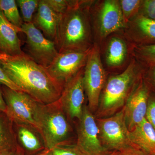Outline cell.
Here are the masks:
<instances>
[{
    "instance_id": "obj_1",
    "label": "cell",
    "mask_w": 155,
    "mask_h": 155,
    "mask_svg": "<svg viewBox=\"0 0 155 155\" xmlns=\"http://www.w3.org/2000/svg\"><path fill=\"white\" fill-rule=\"evenodd\" d=\"M0 67L22 91L38 102L48 104L60 99L65 83L53 78L45 68L25 53L16 56L1 53Z\"/></svg>"
},
{
    "instance_id": "obj_2",
    "label": "cell",
    "mask_w": 155,
    "mask_h": 155,
    "mask_svg": "<svg viewBox=\"0 0 155 155\" xmlns=\"http://www.w3.org/2000/svg\"><path fill=\"white\" fill-rule=\"evenodd\" d=\"M93 1H77L60 16L54 42L58 53L86 52L94 44L90 15Z\"/></svg>"
},
{
    "instance_id": "obj_3",
    "label": "cell",
    "mask_w": 155,
    "mask_h": 155,
    "mask_svg": "<svg viewBox=\"0 0 155 155\" xmlns=\"http://www.w3.org/2000/svg\"><path fill=\"white\" fill-rule=\"evenodd\" d=\"M144 69L132 57L123 72L108 78L100 97V116L113 115L125 105L131 91L142 78Z\"/></svg>"
},
{
    "instance_id": "obj_4",
    "label": "cell",
    "mask_w": 155,
    "mask_h": 155,
    "mask_svg": "<svg viewBox=\"0 0 155 155\" xmlns=\"http://www.w3.org/2000/svg\"><path fill=\"white\" fill-rule=\"evenodd\" d=\"M35 121L46 149L52 150L69 144L67 140L70 132V126L59 100L48 104L38 103Z\"/></svg>"
},
{
    "instance_id": "obj_5",
    "label": "cell",
    "mask_w": 155,
    "mask_h": 155,
    "mask_svg": "<svg viewBox=\"0 0 155 155\" xmlns=\"http://www.w3.org/2000/svg\"><path fill=\"white\" fill-rule=\"evenodd\" d=\"M90 15L94 43L100 44L126 27L119 0L93 1Z\"/></svg>"
},
{
    "instance_id": "obj_6",
    "label": "cell",
    "mask_w": 155,
    "mask_h": 155,
    "mask_svg": "<svg viewBox=\"0 0 155 155\" xmlns=\"http://www.w3.org/2000/svg\"><path fill=\"white\" fill-rule=\"evenodd\" d=\"M107 81L100 47L94 43L89 54L83 75L84 87L88 100V107L91 112L98 107L101 94Z\"/></svg>"
},
{
    "instance_id": "obj_7",
    "label": "cell",
    "mask_w": 155,
    "mask_h": 155,
    "mask_svg": "<svg viewBox=\"0 0 155 155\" xmlns=\"http://www.w3.org/2000/svg\"><path fill=\"white\" fill-rule=\"evenodd\" d=\"M0 89L6 105L5 113L9 119L13 122L28 124L37 130L35 116L38 102L24 92L4 85H0Z\"/></svg>"
},
{
    "instance_id": "obj_8",
    "label": "cell",
    "mask_w": 155,
    "mask_h": 155,
    "mask_svg": "<svg viewBox=\"0 0 155 155\" xmlns=\"http://www.w3.org/2000/svg\"><path fill=\"white\" fill-rule=\"evenodd\" d=\"M99 137L108 150L120 151L132 145L124 119L123 109L110 117L96 120Z\"/></svg>"
},
{
    "instance_id": "obj_9",
    "label": "cell",
    "mask_w": 155,
    "mask_h": 155,
    "mask_svg": "<svg viewBox=\"0 0 155 155\" xmlns=\"http://www.w3.org/2000/svg\"><path fill=\"white\" fill-rule=\"evenodd\" d=\"M26 36V54L45 68H47L58 55L54 41L46 38L32 22L24 23L21 28Z\"/></svg>"
},
{
    "instance_id": "obj_10",
    "label": "cell",
    "mask_w": 155,
    "mask_h": 155,
    "mask_svg": "<svg viewBox=\"0 0 155 155\" xmlns=\"http://www.w3.org/2000/svg\"><path fill=\"white\" fill-rule=\"evenodd\" d=\"M77 134L75 145L85 155H104L109 151L101 141L96 120L87 106L84 107Z\"/></svg>"
},
{
    "instance_id": "obj_11",
    "label": "cell",
    "mask_w": 155,
    "mask_h": 155,
    "mask_svg": "<svg viewBox=\"0 0 155 155\" xmlns=\"http://www.w3.org/2000/svg\"><path fill=\"white\" fill-rule=\"evenodd\" d=\"M90 50L58 53L46 69L53 78L65 84L84 68Z\"/></svg>"
},
{
    "instance_id": "obj_12",
    "label": "cell",
    "mask_w": 155,
    "mask_h": 155,
    "mask_svg": "<svg viewBox=\"0 0 155 155\" xmlns=\"http://www.w3.org/2000/svg\"><path fill=\"white\" fill-rule=\"evenodd\" d=\"M84 68L65 83L59 100L65 114L71 119L80 120L83 113L85 94L83 84Z\"/></svg>"
},
{
    "instance_id": "obj_13",
    "label": "cell",
    "mask_w": 155,
    "mask_h": 155,
    "mask_svg": "<svg viewBox=\"0 0 155 155\" xmlns=\"http://www.w3.org/2000/svg\"><path fill=\"white\" fill-rule=\"evenodd\" d=\"M150 93V88L142 77L127 97L123 110L129 132L145 118Z\"/></svg>"
},
{
    "instance_id": "obj_14",
    "label": "cell",
    "mask_w": 155,
    "mask_h": 155,
    "mask_svg": "<svg viewBox=\"0 0 155 155\" xmlns=\"http://www.w3.org/2000/svg\"><path fill=\"white\" fill-rule=\"evenodd\" d=\"M125 38L132 46L155 44V20L137 14L123 30Z\"/></svg>"
},
{
    "instance_id": "obj_15",
    "label": "cell",
    "mask_w": 155,
    "mask_h": 155,
    "mask_svg": "<svg viewBox=\"0 0 155 155\" xmlns=\"http://www.w3.org/2000/svg\"><path fill=\"white\" fill-rule=\"evenodd\" d=\"M116 33L111 35L106 39L104 61L106 67L110 69L122 68L127 63L129 55H131L132 45L124 35Z\"/></svg>"
},
{
    "instance_id": "obj_16",
    "label": "cell",
    "mask_w": 155,
    "mask_h": 155,
    "mask_svg": "<svg viewBox=\"0 0 155 155\" xmlns=\"http://www.w3.org/2000/svg\"><path fill=\"white\" fill-rule=\"evenodd\" d=\"M17 143L25 155H35L46 149L40 134L35 127L25 123L13 122Z\"/></svg>"
},
{
    "instance_id": "obj_17",
    "label": "cell",
    "mask_w": 155,
    "mask_h": 155,
    "mask_svg": "<svg viewBox=\"0 0 155 155\" xmlns=\"http://www.w3.org/2000/svg\"><path fill=\"white\" fill-rule=\"evenodd\" d=\"M34 16L32 23L46 38L54 41L61 15L48 5L45 0H39L38 8Z\"/></svg>"
},
{
    "instance_id": "obj_18",
    "label": "cell",
    "mask_w": 155,
    "mask_h": 155,
    "mask_svg": "<svg viewBox=\"0 0 155 155\" xmlns=\"http://www.w3.org/2000/svg\"><path fill=\"white\" fill-rule=\"evenodd\" d=\"M19 32H22L21 28L9 22L0 10V49L2 52L10 56L24 53L18 36Z\"/></svg>"
},
{
    "instance_id": "obj_19",
    "label": "cell",
    "mask_w": 155,
    "mask_h": 155,
    "mask_svg": "<svg viewBox=\"0 0 155 155\" xmlns=\"http://www.w3.org/2000/svg\"><path fill=\"white\" fill-rule=\"evenodd\" d=\"M129 137L132 144L147 155H155V130L146 118L129 131Z\"/></svg>"
},
{
    "instance_id": "obj_20",
    "label": "cell",
    "mask_w": 155,
    "mask_h": 155,
    "mask_svg": "<svg viewBox=\"0 0 155 155\" xmlns=\"http://www.w3.org/2000/svg\"><path fill=\"white\" fill-rule=\"evenodd\" d=\"M19 146L13 122L5 113L0 114V153Z\"/></svg>"
},
{
    "instance_id": "obj_21",
    "label": "cell",
    "mask_w": 155,
    "mask_h": 155,
    "mask_svg": "<svg viewBox=\"0 0 155 155\" xmlns=\"http://www.w3.org/2000/svg\"><path fill=\"white\" fill-rule=\"evenodd\" d=\"M131 55L144 68L155 66V44L132 45Z\"/></svg>"
},
{
    "instance_id": "obj_22",
    "label": "cell",
    "mask_w": 155,
    "mask_h": 155,
    "mask_svg": "<svg viewBox=\"0 0 155 155\" xmlns=\"http://www.w3.org/2000/svg\"><path fill=\"white\" fill-rule=\"evenodd\" d=\"M17 6V1L15 0H0V10L6 19L11 24L21 28L24 22Z\"/></svg>"
},
{
    "instance_id": "obj_23",
    "label": "cell",
    "mask_w": 155,
    "mask_h": 155,
    "mask_svg": "<svg viewBox=\"0 0 155 155\" xmlns=\"http://www.w3.org/2000/svg\"><path fill=\"white\" fill-rule=\"evenodd\" d=\"M24 23L32 22L34 13L38 8L39 0H17Z\"/></svg>"
},
{
    "instance_id": "obj_24",
    "label": "cell",
    "mask_w": 155,
    "mask_h": 155,
    "mask_svg": "<svg viewBox=\"0 0 155 155\" xmlns=\"http://www.w3.org/2000/svg\"><path fill=\"white\" fill-rule=\"evenodd\" d=\"M142 0H119L122 15L126 25L138 13Z\"/></svg>"
},
{
    "instance_id": "obj_25",
    "label": "cell",
    "mask_w": 155,
    "mask_h": 155,
    "mask_svg": "<svg viewBox=\"0 0 155 155\" xmlns=\"http://www.w3.org/2000/svg\"><path fill=\"white\" fill-rule=\"evenodd\" d=\"M45 1L53 11L60 15L67 12L77 2L75 0H45Z\"/></svg>"
},
{
    "instance_id": "obj_26",
    "label": "cell",
    "mask_w": 155,
    "mask_h": 155,
    "mask_svg": "<svg viewBox=\"0 0 155 155\" xmlns=\"http://www.w3.org/2000/svg\"><path fill=\"white\" fill-rule=\"evenodd\" d=\"M52 155H86L81 152L76 145H64L51 150Z\"/></svg>"
},
{
    "instance_id": "obj_27",
    "label": "cell",
    "mask_w": 155,
    "mask_h": 155,
    "mask_svg": "<svg viewBox=\"0 0 155 155\" xmlns=\"http://www.w3.org/2000/svg\"><path fill=\"white\" fill-rule=\"evenodd\" d=\"M138 14L155 20V0H142Z\"/></svg>"
},
{
    "instance_id": "obj_28",
    "label": "cell",
    "mask_w": 155,
    "mask_h": 155,
    "mask_svg": "<svg viewBox=\"0 0 155 155\" xmlns=\"http://www.w3.org/2000/svg\"><path fill=\"white\" fill-rule=\"evenodd\" d=\"M146 119L155 130V91L150 90Z\"/></svg>"
},
{
    "instance_id": "obj_29",
    "label": "cell",
    "mask_w": 155,
    "mask_h": 155,
    "mask_svg": "<svg viewBox=\"0 0 155 155\" xmlns=\"http://www.w3.org/2000/svg\"><path fill=\"white\" fill-rule=\"evenodd\" d=\"M144 68L143 79L150 90L155 91V66Z\"/></svg>"
},
{
    "instance_id": "obj_30",
    "label": "cell",
    "mask_w": 155,
    "mask_h": 155,
    "mask_svg": "<svg viewBox=\"0 0 155 155\" xmlns=\"http://www.w3.org/2000/svg\"><path fill=\"white\" fill-rule=\"evenodd\" d=\"M0 85H5L9 88L17 91H22V90L20 89L10 79L8 76L7 75L1 67H0Z\"/></svg>"
},
{
    "instance_id": "obj_31",
    "label": "cell",
    "mask_w": 155,
    "mask_h": 155,
    "mask_svg": "<svg viewBox=\"0 0 155 155\" xmlns=\"http://www.w3.org/2000/svg\"><path fill=\"white\" fill-rule=\"evenodd\" d=\"M118 155H147L140 148L134 145L120 151Z\"/></svg>"
},
{
    "instance_id": "obj_32",
    "label": "cell",
    "mask_w": 155,
    "mask_h": 155,
    "mask_svg": "<svg viewBox=\"0 0 155 155\" xmlns=\"http://www.w3.org/2000/svg\"><path fill=\"white\" fill-rule=\"evenodd\" d=\"M0 155H25L22 149L19 146L13 148L0 153Z\"/></svg>"
},
{
    "instance_id": "obj_33",
    "label": "cell",
    "mask_w": 155,
    "mask_h": 155,
    "mask_svg": "<svg viewBox=\"0 0 155 155\" xmlns=\"http://www.w3.org/2000/svg\"><path fill=\"white\" fill-rule=\"evenodd\" d=\"M6 110V105L3 97L2 94L0 89V114L5 113Z\"/></svg>"
},
{
    "instance_id": "obj_34",
    "label": "cell",
    "mask_w": 155,
    "mask_h": 155,
    "mask_svg": "<svg viewBox=\"0 0 155 155\" xmlns=\"http://www.w3.org/2000/svg\"><path fill=\"white\" fill-rule=\"evenodd\" d=\"M35 155H52L51 150L46 149L44 150Z\"/></svg>"
},
{
    "instance_id": "obj_35",
    "label": "cell",
    "mask_w": 155,
    "mask_h": 155,
    "mask_svg": "<svg viewBox=\"0 0 155 155\" xmlns=\"http://www.w3.org/2000/svg\"><path fill=\"white\" fill-rule=\"evenodd\" d=\"M119 151H109L107 153L104 155H119Z\"/></svg>"
},
{
    "instance_id": "obj_36",
    "label": "cell",
    "mask_w": 155,
    "mask_h": 155,
    "mask_svg": "<svg viewBox=\"0 0 155 155\" xmlns=\"http://www.w3.org/2000/svg\"><path fill=\"white\" fill-rule=\"evenodd\" d=\"M2 52L1 51V49H0V54H1V53Z\"/></svg>"
}]
</instances>
